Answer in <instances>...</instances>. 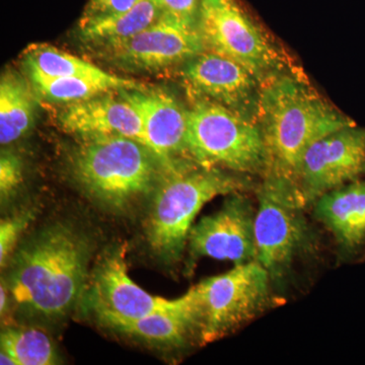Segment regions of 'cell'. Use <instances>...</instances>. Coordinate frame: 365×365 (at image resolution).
<instances>
[{"label": "cell", "mask_w": 365, "mask_h": 365, "mask_svg": "<svg viewBox=\"0 0 365 365\" xmlns=\"http://www.w3.org/2000/svg\"><path fill=\"white\" fill-rule=\"evenodd\" d=\"M258 124L268 153L266 174L297 185L309 148L355 122L322 98L304 76L287 68L262 83Z\"/></svg>", "instance_id": "cell-1"}, {"label": "cell", "mask_w": 365, "mask_h": 365, "mask_svg": "<svg viewBox=\"0 0 365 365\" xmlns=\"http://www.w3.org/2000/svg\"><path fill=\"white\" fill-rule=\"evenodd\" d=\"M91 248L71 225L43 228L14 255L9 287L16 302L46 317L71 311L86 287Z\"/></svg>", "instance_id": "cell-2"}, {"label": "cell", "mask_w": 365, "mask_h": 365, "mask_svg": "<svg viewBox=\"0 0 365 365\" xmlns=\"http://www.w3.org/2000/svg\"><path fill=\"white\" fill-rule=\"evenodd\" d=\"M253 177L189 162L165 172L155 189L146 237L151 251L176 262L188 246L190 230L203 206L218 196L256 190Z\"/></svg>", "instance_id": "cell-3"}, {"label": "cell", "mask_w": 365, "mask_h": 365, "mask_svg": "<svg viewBox=\"0 0 365 365\" xmlns=\"http://www.w3.org/2000/svg\"><path fill=\"white\" fill-rule=\"evenodd\" d=\"M81 139L71 155V174L95 202L120 212L155 191L165 168L143 143L123 136Z\"/></svg>", "instance_id": "cell-4"}, {"label": "cell", "mask_w": 365, "mask_h": 365, "mask_svg": "<svg viewBox=\"0 0 365 365\" xmlns=\"http://www.w3.org/2000/svg\"><path fill=\"white\" fill-rule=\"evenodd\" d=\"M193 100L186 136L190 160L203 167L263 177L269 160L259 124L207 98Z\"/></svg>", "instance_id": "cell-5"}, {"label": "cell", "mask_w": 365, "mask_h": 365, "mask_svg": "<svg viewBox=\"0 0 365 365\" xmlns=\"http://www.w3.org/2000/svg\"><path fill=\"white\" fill-rule=\"evenodd\" d=\"M261 179L256 189L257 261L268 271L272 283H279L297 257L314 248V237L297 185L272 174Z\"/></svg>", "instance_id": "cell-6"}, {"label": "cell", "mask_w": 365, "mask_h": 365, "mask_svg": "<svg viewBox=\"0 0 365 365\" xmlns=\"http://www.w3.org/2000/svg\"><path fill=\"white\" fill-rule=\"evenodd\" d=\"M272 284L268 271L255 260L192 287L201 344L225 337L256 318L268 304Z\"/></svg>", "instance_id": "cell-7"}, {"label": "cell", "mask_w": 365, "mask_h": 365, "mask_svg": "<svg viewBox=\"0 0 365 365\" xmlns=\"http://www.w3.org/2000/svg\"><path fill=\"white\" fill-rule=\"evenodd\" d=\"M206 51L234 60L262 83L285 71L284 59L237 0H199Z\"/></svg>", "instance_id": "cell-8"}, {"label": "cell", "mask_w": 365, "mask_h": 365, "mask_svg": "<svg viewBox=\"0 0 365 365\" xmlns=\"http://www.w3.org/2000/svg\"><path fill=\"white\" fill-rule=\"evenodd\" d=\"M91 47L100 58L132 71H158L180 66L206 51L198 26L168 14L136 35Z\"/></svg>", "instance_id": "cell-9"}, {"label": "cell", "mask_w": 365, "mask_h": 365, "mask_svg": "<svg viewBox=\"0 0 365 365\" xmlns=\"http://www.w3.org/2000/svg\"><path fill=\"white\" fill-rule=\"evenodd\" d=\"M365 178V127H343L307 151L297 186L307 207L331 190Z\"/></svg>", "instance_id": "cell-10"}, {"label": "cell", "mask_w": 365, "mask_h": 365, "mask_svg": "<svg viewBox=\"0 0 365 365\" xmlns=\"http://www.w3.org/2000/svg\"><path fill=\"white\" fill-rule=\"evenodd\" d=\"M256 213L245 192L227 195L217 212L201 218L190 230L187 247L191 258L207 257L235 265L257 260Z\"/></svg>", "instance_id": "cell-11"}, {"label": "cell", "mask_w": 365, "mask_h": 365, "mask_svg": "<svg viewBox=\"0 0 365 365\" xmlns=\"http://www.w3.org/2000/svg\"><path fill=\"white\" fill-rule=\"evenodd\" d=\"M125 249L106 254L91 276L88 300L97 317L139 318L148 314L175 311L192 300V289L177 299L155 297L138 287L129 277Z\"/></svg>", "instance_id": "cell-12"}, {"label": "cell", "mask_w": 365, "mask_h": 365, "mask_svg": "<svg viewBox=\"0 0 365 365\" xmlns=\"http://www.w3.org/2000/svg\"><path fill=\"white\" fill-rule=\"evenodd\" d=\"M182 76L192 98L213 101L258 123L261 83L241 64L204 51L184 64Z\"/></svg>", "instance_id": "cell-13"}, {"label": "cell", "mask_w": 365, "mask_h": 365, "mask_svg": "<svg viewBox=\"0 0 365 365\" xmlns=\"http://www.w3.org/2000/svg\"><path fill=\"white\" fill-rule=\"evenodd\" d=\"M143 118L146 146L160 160L165 172L191 162L187 153L188 109L167 91H123Z\"/></svg>", "instance_id": "cell-14"}, {"label": "cell", "mask_w": 365, "mask_h": 365, "mask_svg": "<svg viewBox=\"0 0 365 365\" xmlns=\"http://www.w3.org/2000/svg\"><path fill=\"white\" fill-rule=\"evenodd\" d=\"M117 91L118 95L110 91L67 106L59 116L62 128L81 138L123 136L146 146L143 118L123 91Z\"/></svg>", "instance_id": "cell-15"}, {"label": "cell", "mask_w": 365, "mask_h": 365, "mask_svg": "<svg viewBox=\"0 0 365 365\" xmlns=\"http://www.w3.org/2000/svg\"><path fill=\"white\" fill-rule=\"evenodd\" d=\"M314 215L347 258L365 251V178L331 190L313 204Z\"/></svg>", "instance_id": "cell-16"}, {"label": "cell", "mask_w": 365, "mask_h": 365, "mask_svg": "<svg viewBox=\"0 0 365 365\" xmlns=\"http://www.w3.org/2000/svg\"><path fill=\"white\" fill-rule=\"evenodd\" d=\"M191 289L193 294L191 302L187 306L175 311L162 312L139 318L100 316L98 319L106 327L148 342L168 345L182 344L191 336L196 335L198 337L195 295L193 288Z\"/></svg>", "instance_id": "cell-17"}, {"label": "cell", "mask_w": 365, "mask_h": 365, "mask_svg": "<svg viewBox=\"0 0 365 365\" xmlns=\"http://www.w3.org/2000/svg\"><path fill=\"white\" fill-rule=\"evenodd\" d=\"M36 98L28 81L14 71L0 81V143H13L32 127Z\"/></svg>", "instance_id": "cell-18"}, {"label": "cell", "mask_w": 365, "mask_h": 365, "mask_svg": "<svg viewBox=\"0 0 365 365\" xmlns=\"http://www.w3.org/2000/svg\"><path fill=\"white\" fill-rule=\"evenodd\" d=\"M165 14L157 0H139L124 13L79 24V36L91 45L125 39L145 30Z\"/></svg>", "instance_id": "cell-19"}, {"label": "cell", "mask_w": 365, "mask_h": 365, "mask_svg": "<svg viewBox=\"0 0 365 365\" xmlns=\"http://www.w3.org/2000/svg\"><path fill=\"white\" fill-rule=\"evenodd\" d=\"M36 91L51 102L72 103L88 100L103 93L117 91L144 90L143 85L133 79L119 78L112 74L109 78H46L30 74Z\"/></svg>", "instance_id": "cell-20"}, {"label": "cell", "mask_w": 365, "mask_h": 365, "mask_svg": "<svg viewBox=\"0 0 365 365\" xmlns=\"http://www.w3.org/2000/svg\"><path fill=\"white\" fill-rule=\"evenodd\" d=\"M29 74L46 78H109L112 74L95 64L46 44L29 46L23 55Z\"/></svg>", "instance_id": "cell-21"}, {"label": "cell", "mask_w": 365, "mask_h": 365, "mask_svg": "<svg viewBox=\"0 0 365 365\" xmlns=\"http://www.w3.org/2000/svg\"><path fill=\"white\" fill-rule=\"evenodd\" d=\"M1 352L14 365H50L56 353L50 338L36 329H9L1 334Z\"/></svg>", "instance_id": "cell-22"}, {"label": "cell", "mask_w": 365, "mask_h": 365, "mask_svg": "<svg viewBox=\"0 0 365 365\" xmlns=\"http://www.w3.org/2000/svg\"><path fill=\"white\" fill-rule=\"evenodd\" d=\"M35 217V211H21L19 215L2 220L0 223V263L2 267L6 265L9 255L14 251L21 235L25 232Z\"/></svg>", "instance_id": "cell-23"}, {"label": "cell", "mask_w": 365, "mask_h": 365, "mask_svg": "<svg viewBox=\"0 0 365 365\" xmlns=\"http://www.w3.org/2000/svg\"><path fill=\"white\" fill-rule=\"evenodd\" d=\"M23 168L20 158L13 153H2L0 158V193L1 199L9 198L20 186Z\"/></svg>", "instance_id": "cell-24"}, {"label": "cell", "mask_w": 365, "mask_h": 365, "mask_svg": "<svg viewBox=\"0 0 365 365\" xmlns=\"http://www.w3.org/2000/svg\"><path fill=\"white\" fill-rule=\"evenodd\" d=\"M139 0H88L79 24L128 11Z\"/></svg>", "instance_id": "cell-25"}, {"label": "cell", "mask_w": 365, "mask_h": 365, "mask_svg": "<svg viewBox=\"0 0 365 365\" xmlns=\"http://www.w3.org/2000/svg\"><path fill=\"white\" fill-rule=\"evenodd\" d=\"M163 11L178 20L198 26L199 0H157Z\"/></svg>", "instance_id": "cell-26"}, {"label": "cell", "mask_w": 365, "mask_h": 365, "mask_svg": "<svg viewBox=\"0 0 365 365\" xmlns=\"http://www.w3.org/2000/svg\"><path fill=\"white\" fill-rule=\"evenodd\" d=\"M7 304V295L6 292V287L1 285L0 287V312L4 314L6 312Z\"/></svg>", "instance_id": "cell-27"}]
</instances>
